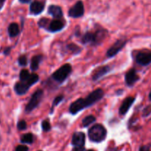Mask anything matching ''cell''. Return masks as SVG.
<instances>
[{"label":"cell","instance_id":"obj_10","mask_svg":"<svg viewBox=\"0 0 151 151\" xmlns=\"http://www.w3.org/2000/svg\"><path fill=\"white\" fill-rule=\"evenodd\" d=\"M135 97H128L125 99L123 102H122V105H121L120 108H119V114L120 115H125L128 113L129 109L132 106L133 103L135 102Z\"/></svg>","mask_w":151,"mask_h":151},{"label":"cell","instance_id":"obj_14","mask_svg":"<svg viewBox=\"0 0 151 151\" xmlns=\"http://www.w3.org/2000/svg\"><path fill=\"white\" fill-rule=\"evenodd\" d=\"M44 9V3L39 1H33L30 4V6H29V11H30L31 13H32L34 15L40 14L41 13H42Z\"/></svg>","mask_w":151,"mask_h":151},{"label":"cell","instance_id":"obj_28","mask_svg":"<svg viewBox=\"0 0 151 151\" xmlns=\"http://www.w3.org/2000/svg\"><path fill=\"white\" fill-rule=\"evenodd\" d=\"M63 100V95H59V96H58V97H55V99L54 101H53L52 106L51 113L52 112V110H53V109H54L55 106H56L57 105H58L59 103H60V102H61Z\"/></svg>","mask_w":151,"mask_h":151},{"label":"cell","instance_id":"obj_31","mask_svg":"<svg viewBox=\"0 0 151 151\" xmlns=\"http://www.w3.org/2000/svg\"><path fill=\"white\" fill-rule=\"evenodd\" d=\"M151 145H142L139 147V151H150Z\"/></svg>","mask_w":151,"mask_h":151},{"label":"cell","instance_id":"obj_29","mask_svg":"<svg viewBox=\"0 0 151 151\" xmlns=\"http://www.w3.org/2000/svg\"><path fill=\"white\" fill-rule=\"evenodd\" d=\"M27 127V125L26 122L24 120H21L18 122L17 128L19 131H24V130L26 129Z\"/></svg>","mask_w":151,"mask_h":151},{"label":"cell","instance_id":"obj_6","mask_svg":"<svg viewBox=\"0 0 151 151\" xmlns=\"http://www.w3.org/2000/svg\"><path fill=\"white\" fill-rule=\"evenodd\" d=\"M136 61L141 66H146L151 63V51L144 50L140 51L136 55Z\"/></svg>","mask_w":151,"mask_h":151},{"label":"cell","instance_id":"obj_3","mask_svg":"<svg viewBox=\"0 0 151 151\" xmlns=\"http://www.w3.org/2000/svg\"><path fill=\"white\" fill-rule=\"evenodd\" d=\"M105 32L106 30L104 29L97 30L96 32H88L84 34L81 41L83 44H91V45L99 44L100 41H103V38H105Z\"/></svg>","mask_w":151,"mask_h":151},{"label":"cell","instance_id":"obj_35","mask_svg":"<svg viewBox=\"0 0 151 151\" xmlns=\"http://www.w3.org/2000/svg\"><path fill=\"white\" fill-rule=\"evenodd\" d=\"M148 98H149V100H150L151 101V91H150V93H149V96H148Z\"/></svg>","mask_w":151,"mask_h":151},{"label":"cell","instance_id":"obj_7","mask_svg":"<svg viewBox=\"0 0 151 151\" xmlns=\"http://www.w3.org/2000/svg\"><path fill=\"white\" fill-rule=\"evenodd\" d=\"M128 42V40L126 39H119L108 50L106 55L109 58H113L119 53V52L123 48L125 44Z\"/></svg>","mask_w":151,"mask_h":151},{"label":"cell","instance_id":"obj_37","mask_svg":"<svg viewBox=\"0 0 151 151\" xmlns=\"http://www.w3.org/2000/svg\"><path fill=\"white\" fill-rule=\"evenodd\" d=\"M87 151H94V150H87Z\"/></svg>","mask_w":151,"mask_h":151},{"label":"cell","instance_id":"obj_2","mask_svg":"<svg viewBox=\"0 0 151 151\" xmlns=\"http://www.w3.org/2000/svg\"><path fill=\"white\" fill-rule=\"evenodd\" d=\"M106 135H107V131L106 128L100 124H96L88 130V138L94 142L99 143L104 141Z\"/></svg>","mask_w":151,"mask_h":151},{"label":"cell","instance_id":"obj_24","mask_svg":"<svg viewBox=\"0 0 151 151\" xmlns=\"http://www.w3.org/2000/svg\"><path fill=\"white\" fill-rule=\"evenodd\" d=\"M151 114V104L147 105L142 110V116L143 117H147Z\"/></svg>","mask_w":151,"mask_h":151},{"label":"cell","instance_id":"obj_32","mask_svg":"<svg viewBox=\"0 0 151 151\" xmlns=\"http://www.w3.org/2000/svg\"><path fill=\"white\" fill-rule=\"evenodd\" d=\"M10 50H11V48H10V47H6L4 50V54L5 55H7L10 54Z\"/></svg>","mask_w":151,"mask_h":151},{"label":"cell","instance_id":"obj_19","mask_svg":"<svg viewBox=\"0 0 151 151\" xmlns=\"http://www.w3.org/2000/svg\"><path fill=\"white\" fill-rule=\"evenodd\" d=\"M96 121L95 116H93V115H88V116H86L82 121V126L83 128H86V127H88V125H90L91 124L94 123Z\"/></svg>","mask_w":151,"mask_h":151},{"label":"cell","instance_id":"obj_17","mask_svg":"<svg viewBox=\"0 0 151 151\" xmlns=\"http://www.w3.org/2000/svg\"><path fill=\"white\" fill-rule=\"evenodd\" d=\"M43 56L41 55H35L34 57H32L30 61V69L32 71L37 70L39 67L40 63L41 62Z\"/></svg>","mask_w":151,"mask_h":151},{"label":"cell","instance_id":"obj_18","mask_svg":"<svg viewBox=\"0 0 151 151\" xmlns=\"http://www.w3.org/2000/svg\"><path fill=\"white\" fill-rule=\"evenodd\" d=\"M7 31H8L9 35H10V37H11V38L17 36V35L19 34V32H20L19 25H18L16 23L10 24L8 27Z\"/></svg>","mask_w":151,"mask_h":151},{"label":"cell","instance_id":"obj_25","mask_svg":"<svg viewBox=\"0 0 151 151\" xmlns=\"http://www.w3.org/2000/svg\"><path fill=\"white\" fill-rule=\"evenodd\" d=\"M18 62H19V64L21 66H25L27 65V58L26 55H23L19 56V59H18Z\"/></svg>","mask_w":151,"mask_h":151},{"label":"cell","instance_id":"obj_9","mask_svg":"<svg viewBox=\"0 0 151 151\" xmlns=\"http://www.w3.org/2000/svg\"><path fill=\"white\" fill-rule=\"evenodd\" d=\"M139 80V76L137 75L135 69H131L125 74V81L128 86H133Z\"/></svg>","mask_w":151,"mask_h":151},{"label":"cell","instance_id":"obj_20","mask_svg":"<svg viewBox=\"0 0 151 151\" xmlns=\"http://www.w3.org/2000/svg\"><path fill=\"white\" fill-rule=\"evenodd\" d=\"M21 142L24 144H32L33 142V135L31 133L24 134L21 138Z\"/></svg>","mask_w":151,"mask_h":151},{"label":"cell","instance_id":"obj_12","mask_svg":"<svg viewBox=\"0 0 151 151\" xmlns=\"http://www.w3.org/2000/svg\"><path fill=\"white\" fill-rule=\"evenodd\" d=\"M29 88H30V85L27 81H24V82L21 81V82L16 83L14 86V90L17 94L23 95L27 92Z\"/></svg>","mask_w":151,"mask_h":151},{"label":"cell","instance_id":"obj_26","mask_svg":"<svg viewBox=\"0 0 151 151\" xmlns=\"http://www.w3.org/2000/svg\"><path fill=\"white\" fill-rule=\"evenodd\" d=\"M41 127H42V129L44 131H46V132H48L51 130L52 127L50 123L49 122V121L47 120H44L41 123Z\"/></svg>","mask_w":151,"mask_h":151},{"label":"cell","instance_id":"obj_5","mask_svg":"<svg viewBox=\"0 0 151 151\" xmlns=\"http://www.w3.org/2000/svg\"><path fill=\"white\" fill-rule=\"evenodd\" d=\"M44 96V91L42 89H38L33 93V94L31 97L29 103L26 106L25 111L26 112H31L34 109H36L41 102V100Z\"/></svg>","mask_w":151,"mask_h":151},{"label":"cell","instance_id":"obj_34","mask_svg":"<svg viewBox=\"0 0 151 151\" xmlns=\"http://www.w3.org/2000/svg\"><path fill=\"white\" fill-rule=\"evenodd\" d=\"M31 0H19V1L22 3H29Z\"/></svg>","mask_w":151,"mask_h":151},{"label":"cell","instance_id":"obj_8","mask_svg":"<svg viewBox=\"0 0 151 151\" xmlns=\"http://www.w3.org/2000/svg\"><path fill=\"white\" fill-rule=\"evenodd\" d=\"M84 13V5L82 1H78L69 9V16L72 18H79Z\"/></svg>","mask_w":151,"mask_h":151},{"label":"cell","instance_id":"obj_36","mask_svg":"<svg viewBox=\"0 0 151 151\" xmlns=\"http://www.w3.org/2000/svg\"><path fill=\"white\" fill-rule=\"evenodd\" d=\"M4 1H5V0H0V4H3V3L4 2Z\"/></svg>","mask_w":151,"mask_h":151},{"label":"cell","instance_id":"obj_30","mask_svg":"<svg viewBox=\"0 0 151 151\" xmlns=\"http://www.w3.org/2000/svg\"><path fill=\"white\" fill-rule=\"evenodd\" d=\"M28 150H29V148H28L27 146L21 145H18L17 147H16L15 151H28Z\"/></svg>","mask_w":151,"mask_h":151},{"label":"cell","instance_id":"obj_4","mask_svg":"<svg viewBox=\"0 0 151 151\" xmlns=\"http://www.w3.org/2000/svg\"><path fill=\"white\" fill-rule=\"evenodd\" d=\"M71 72H72V66L69 63H66L57 69L52 75V78L58 83H63L69 77Z\"/></svg>","mask_w":151,"mask_h":151},{"label":"cell","instance_id":"obj_15","mask_svg":"<svg viewBox=\"0 0 151 151\" xmlns=\"http://www.w3.org/2000/svg\"><path fill=\"white\" fill-rule=\"evenodd\" d=\"M63 28V24L61 21L59 19H55L52 20V22H50L48 27H47V29L50 32H58V31L61 30Z\"/></svg>","mask_w":151,"mask_h":151},{"label":"cell","instance_id":"obj_27","mask_svg":"<svg viewBox=\"0 0 151 151\" xmlns=\"http://www.w3.org/2000/svg\"><path fill=\"white\" fill-rule=\"evenodd\" d=\"M50 21L47 19H45V18H43V19H40L39 22H38V26L40 27L46 28V27H48L49 24H50Z\"/></svg>","mask_w":151,"mask_h":151},{"label":"cell","instance_id":"obj_11","mask_svg":"<svg viewBox=\"0 0 151 151\" xmlns=\"http://www.w3.org/2000/svg\"><path fill=\"white\" fill-rule=\"evenodd\" d=\"M86 136L82 132H76L72 136V144L75 147H83L85 145Z\"/></svg>","mask_w":151,"mask_h":151},{"label":"cell","instance_id":"obj_13","mask_svg":"<svg viewBox=\"0 0 151 151\" xmlns=\"http://www.w3.org/2000/svg\"><path fill=\"white\" fill-rule=\"evenodd\" d=\"M111 71L110 66H103L97 69V70L93 73L92 75V79L94 81H97V80L100 79L101 78H103V76L106 75L107 73H109Z\"/></svg>","mask_w":151,"mask_h":151},{"label":"cell","instance_id":"obj_23","mask_svg":"<svg viewBox=\"0 0 151 151\" xmlns=\"http://www.w3.org/2000/svg\"><path fill=\"white\" fill-rule=\"evenodd\" d=\"M67 48L72 52L74 54H78V53L81 52V48L78 47V45L75 44H70L69 45H67Z\"/></svg>","mask_w":151,"mask_h":151},{"label":"cell","instance_id":"obj_38","mask_svg":"<svg viewBox=\"0 0 151 151\" xmlns=\"http://www.w3.org/2000/svg\"><path fill=\"white\" fill-rule=\"evenodd\" d=\"M39 151H41V150H39Z\"/></svg>","mask_w":151,"mask_h":151},{"label":"cell","instance_id":"obj_16","mask_svg":"<svg viewBox=\"0 0 151 151\" xmlns=\"http://www.w3.org/2000/svg\"><path fill=\"white\" fill-rule=\"evenodd\" d=\"M48 13L56 19H60L63 17V11L61 7L58 5H50L48 8Z\"/></svg>","mask_w":151,"mask_h":151},{"label":"cell","instance_id":"obj_22","mask_svg":"<svg viewBox=\"0 0 151 151\" xmlns=\"http://www.w3.org/2000/svg\"><path fill=\"white\" fill-rule=\"evenodd\" d=\"M29 72H28V70H26V69H22V71L20 72V74H19V79H20V81H26L29 78Z\"/></svg>","mask_w":151,"mask_h":151},{"label":"cell","instance_id":"obj_21","mask_svg":"<svg viewBox=\"0 0 151 151\" xmlns=\"http://www.w3.org/2000/svg\"><path fill=\"white\" fill-rule=\"evenodd\" d=\"M38 80H39V77H38V75H37V74L33 73V74H31V75H29V78H28L26 81L29 84V85H30L31 86L36 83L38 81Z\"/></svg>","mask_w":151,"mask_h":151},{"label":"cell","instance_id":"obj_33","mask_svg":"<svg viewBox=\"0 0 151 151\" xmlns=\"http://www.w3.org/2000/svg\"><path fill=\"white\" fill-rule=\"evenodd\" d=\"M74 151H85L83 147H75Z\"/></svg>","mask_w":151,"mask_h":151},{"label":"cell","instance_id":"obj_1","mask_svg":"<svg viewBox=\"0 0 151 151\" xmlns=\"http://www.w3.org/2000/svg\"><path fill=\"white\" fill-rule=\"evenodd\" d=\"M104 91L101 88H97L90 93L86 98H79L75 100L69 106V111L72 114H76L81 111L83 110L100 101L104 97Z\"/></svg>","mask_w":151,"mask_h":151}]
</instances>
